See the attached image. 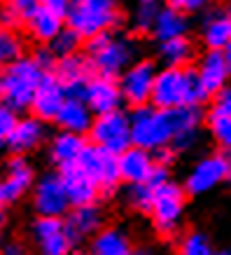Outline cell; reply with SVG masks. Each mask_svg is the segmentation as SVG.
I'll list each match as a JSON object with an SVG mask.
<instances>
[{"mask_svg":"<svg viewBox=\"0 0 231 255\" xmlns=\"http://www.w3.org/2000/svg\"><path fill=\"white\" fill-rule=\"evenodd\" d=\"M129 122H131V145L143 147L147 152H159L173 145L175 136L201 129L203 113L201 108L159 110L150 103L143 108H133L129 113Z\"/></svg>","mask_w":231,"mask_h":255,"instance_id":"6da1fadb","label":"cell"},{"mask_svg":"<svg viewBox=\"0 0 231 255\" xmlns=\"http://www.w3.org/2000/svg\"><path fill=\"white\" fill-rule=\"evenodd\" d=\"M82 54L91 66L93 75L117 80L131 63L140 59V42L133 33H103L86 40Z\"/></svg>","mask_w":231,"mask_h":255,"instance_id":"7a4b0ae2","label":"cell"},{"mask_svg":"<svg viewBox=\"0 0 231 255\" xmlns=\"http://www.w3.org/2000/svg\"><path fill=\"white\" fill-rule=\"evenodd\" d=\"M208 92L203 89L196 68H159L154 80L152 106L159 110L177 108H201L208 101Z\"/></svg>","mask_w":231,"mask_h":255,"instance_id":"3957f363","label":"cell"},{"mask_svg":"<svg viewBox=\"0 0 231 255\" xmlns=\"http://www.w3.org/2000/svg\"><path fill=\"white\" fill-rule=\"evenodd\" d=\"M124 23L122 0H73L66 26L84 40L117 31Z\"/></svg>","mask_w":231,"mask_h":255,"instance_id":"277c9868","label":"cell"},{"mask_svg":"<svg viewBox=\"0 0 231 255\" xmlns=\"http://www.w3.org/2000/svg\"><path fill=\"white\" fill-rule=\"evenodd\" d=\"M45 70L33 59V54L21 56L19 61L0 70V101L2 106L12 108L14 113L31 110L33 96L38 92L40 80Z\"/></svg>","mask_w":231,"mask_h":255,"instance_id":"5b68a950","label":"cell"},{"mask_svg":"<svg viewBox=\"0 0 231 255\" xmlns=\"http://www.w3.org/2000/svg\"><path fill=\"white\" fill-rule=\"evenodd\" d=\"M86 136L91 140V145L119 157L124 150L131 147V122H129V113L126 110H115V113L96 115Z\"/></svg>","mask_w":231,"mask_h":255,"instance_id":"8992f818","label":"cell"},{"mask_svg":"<svg viewBox=\"0 0 231 255\" xmlns=\"http://www.w3.org/2000/svg\"><path fill=\"white\" fill-rule=\"evenodd\" d=\"M156 73H159L156 61L140 56L138 61L131 63V66L117 78L124 103L131 106V110L133 108H143V106H150V103H152V92H154Z\"/></svg>","mask_w":231,"mask_h":255,"instance_id":"52a82bcc","label":"cell"},{"mask_svg":"<svg viewBox=\"0 0 231 255\" xmlns=\"http://www.w3.org/2000/svg\"><path fill=\"white\" fill-rule=\"evenodd\" d=\"M150 216L159 234H175L185 216V187L173 180H166L163 185L156 187Z\"/></svg>","mask_w":231,"mask_h":255,"instance_id":"ba28073f","label":"cell"},{"mask_svg":"<svg viewBox=\"0 0 231 255\" xmlns=\"http://www.w3.org/2000/svg\"><path fill=\"white\" fill-rule=\"evenodd\" d=\"M33 209L38 218H63L68 216L70 199L63 185L61 171L59 173H45L33 185Z\"/></svg>","mask_w":231,"mask_h":255,"instance_id":"9c48e42d","label":"cell"},{"mask_svg":"<svg viewBox=\"0 0 231 255\" xmlns=\"http://www.w3.org/2000/svg\"><path fill=\"white\" fill-rule=\"evenodd\" d=\"M227 178H231V157L224 152H215L194 164L182 187L189 194H206L215 190L220 183H224Z\"/></svg>","mask_w":231,"mask_h":255,"instance_id":"30bf717a","label":"cell"},{"mask_svg":"<svg viewBox=\"0 0 231 255\" xmlns=\"http://www.w3.org/2000/svg\"><path fill=\"white\" fill-rule=\"evenodd\" d=\"M31 244L38 255H70L75 241L63 218H38L31 225Z\"/></svg>","mask_w":231,"mask_h":255,"instance_id":"8fae6325","label":"cell"},{"mask_svg":"<svg viewBox=\"0 0 231 255\" xmlns=\"http://www.w3.org/2000/svg\"><path fill=\"white\" fill-rule=\"evenodd\" d=\"M79 169L91 178L100 192H115L117 185L122 183L119 178V166H117V157L100 150L96 145H89L84 150V155L79 159Z\"/></svg>","mask_w":231,"mask_h":255,"instance_id":"7c38bea8","label":"cell"},{"mask_svg":"<svg viewBox=\"0 0 231 255\" xmlns=\"http://www.w3.org/2000/svg\"><path fill=\"white\" fill-rule=\"evenodd\" d=\"M35 185V171L26 157H12L0 176V206L7 209Z\"/></svg>","mask_w":231,"mask_h":255,"instance_id":"4fadbf2b","label":"cell"},{"mask_svg":"<svg viewBox=\"0 0 231 255\" xmlns=\"http://www.w3.org/2000/svg\"><path fill=\"white\" fill-rule=\"evenodd\" d=\"M68 99V92L66 87L59 82V78L52 73H45L42 80H40V87L35 96H33V103H31V115L42 120V122H56V115L61 113L63 103Z\"/></svg>","mask_w":231,"mask_h":255,"instance_id":"5bb4252c","label":"cell"},{"mask_svg":"<svg viewBox=\"0 0 231 255\" xmlns=\"http://www.w3.org/2000/svg\"><path fill=\"white\" fill-rule=\"evenodd\" d=\"M82 101L89 106L93 117L122 110V106H124L119 82L112 78H100V75H91L89 78V82L82 89Z\"/></svg>","mask_w":231,"mask_h":255,"instance_id":"9a60e30c","label":"cell"},{"mask_svg":"<svg viewBox=\"0 0 231 255\" xmlns=\"http://www.w3.org/2000/svg\"><path fill=\"white\" fill-rule=\"evenodd\" d=\"M196 75H199L203 89L208 92V96H215L229 87V78H231V68L227 63L224 52H215V49H206L196 61Z\"/></svg>","mask_w":231,"mask_h":255,"instance_id":"2e32d148","label":"cell"},{"mask_svg":"<svg viewBox=\"0 0 231 255\" xmlns=\"http://www.w3.org/2000/svg\"><path fill=\"white\" fill-rule=\"evenodd\" d=\"M117 166H119V178L126 185H140L152 178L154 169L159 166L154 159V152H147L143 147L131 145L117 157Z\"/></svg>","mask_w":231,"mask_h":255,"instance_id":"e0dca14e","label":"cell"},{"mask_svg":"<svg viewBox=\"0 0 231 255\" xmlns=\"http://www.w3.org/2000/svg\"><path fill=\"white\" fill-rule=\"evenodd\" d=\"M45 138H47V124L33 115H23L19 117V122H16L14 131L7 138L5 147L12 152V157H26L35 147L42 145Z\"/></svg>","mask_w":231,"mask_h":255,"instance_id":"ac0fdd59","label":"cell"},{"mask_svg":"<svg viewBox=\"0 0 231 255\" xmlns=\"http://www.w3.org/2000/svg\"><path fill=\"white\" fill-rule=\"evenodd\" d=\"M54 75L59 78L68 96H82V89L91 78V66L86 61L84 54H75V56H66L59 59L54 66Z\"/></svg>","mask_w":231,"mask_h":255,"instance_id":"d6986e66","label":"cell"},{"mask_svg":"<svg viewBox=\"0 0 231 255\" xmlns=\"http://www.w3.org/2000/svg\"><path fill=\"white\" fill-rule=\"evenodd\" d=\"M61 178H63V185H66V192H68V199L73 209L93 206L96 204L100 190L96 187V183H93L91 178L79 169V164L68 166V169H61Z\"/></svg>","mask_w":231,"mask_h":255,"instance_id":"ffe728a7","label":"cell"},{"mask_svg":"<svg viewBox=\"0 0 231 255\" xmlns=\"http://www.w3.org/2000/svg\"><path fill=\"white\" fill-rule=\"evenodd\" d=\"M86 147H89V143L84 136H77L70 131H56L49 140V157L59 169H68V166L79 164Z\"/></svg>","mask_w":231,"mask_h":255,"instance_id":"44dd1931","label":"cell"},{"mask_svg":"<svg viewBox=\"0 0 231 255\" xmlns=\"http://www.w3.org/2000/svg\"><path fill=\"white\" fill-rule=\"evenodd\" d=\"M201 42L206 49L224 52L231 42V16L224 9H210L201 21Z\"/></svg>","mask_w":231,"mask_h":255,"instance_id":"7402d4cb","label":"cell"},{"mask_svg":"<svg viewBox=\"0 0 231 255\" xmlns=\"http://www.w3.org/2000/svg\"><path fill=\"white\" fill-rule=\"evenodd\" d=\"M56 124L61 131H70L77 136H86L93 124V113L89 110L82 96H68L61 113L56 115Z\"/></svg>","mask_w":231,"mask_h":255,"instance_id":"603a6c76","label":"cell"},{"mask_svg":"<svg viewBox=\"0 0 231 255\" xmlns=\"http://www.w3.org/2000/svg\"><path fill=\"white\" fill-rule=\"evenodd\" d=\"M63 28H66V19L56 16L54 12H49V9H45V7H40L38 12H35V16L23 26L26 35L38 47H49L52 40H54Z\"/></svg>","mask_w":231,"mask_h":255,"instance_id":"cb8c5ba5","label":"cell"},{"mask_svg":"<svg viewBox=\"0 0 231 255\" xmlns=\"http://www.w3.org/2000/svg\"><path fill=\"white\" fill-rule=\"evenodd\" d=\"M66 227L73 241L86 239V237H96L103 230V211L93 204V206H79L73 209L66 218Z\"/></svg>","mask_w":231,"mask_h":255,"instance_id":"d4e9b609","label":"cell"},{"mask_svg":"<svg viewBox=\"0 0 231 255\" xmlns=\"http://www.w3.org/2000/svg\"><path fill=\"white\" fill-rule=\"evenodd\" d=\"M194 56H196V49L189 35L156 42V61L161 63V68H187L192 66Z\"/></svg>","mask_w":231,"mask_h":255,"instance_id":"484cf974","label":"cell"},{"mask_svg":"<svg viewBox=\"0 0 231 255\" xmlns=\"http://www.w3.org/2000/svg\"><path fill=\"white\" fill-rule=\"evenodd\" d=\"M156 42H166V40H175V38H185L189 33V16L185 12H180L175 7H166L161 9V14L156 16L152 31Z\"/></svg>","mask_w":231,"mask_h":255,"instance_id":"4316f807","label":"cell"},{"mask_svg":"<svg viewBox=\"0 0 231 255\" xmlns=\"http://www.w3.org/2000/svg\"><path fill=\"white\" fill-rule=\"evenodd\" d=\"M166 7V0H131V9L126 21L131 26L133 35H143V33L152 31L156 16L161 14V9Z\"/></svg>","mask_w":231,"mask_h":255,"instance_id":"83f0119b","label":"cell"},{"mask_svg":"<svg viewBox=\"0 0 231 255\" xmlns=\"http://www.w3.org/2000/svg\"><path fill=\"white\" fill-rule=\"evenodd\" d=\"M91 255H133L131 239L119 227H103L91 239Z\"/></svg>","mask_w":231,"mask_h":255,"instance_id":"f1b7e54d","label":"cell"},{"mask_svg":"<svg viewBox=\"0 0 231 255\" xmlns=\"http://www.w3.org/2000/svg\"><path fill=\"white\" fill-rule=\"evenodd\" d=\"M40 7H42L40 0H2V19H0V23L7 26V28H14V31H21L23 26L35 16V12Z\"/></svg>","mask_w":231,"mask_h":255,"instance_id":"f546056e","label":"cell"},{"mask_svg":"<svg viewBox=\"0 0 231 255\" xmlns=\"http://www.w3.org/2000/svg\"><path fill=\"white\" fill-rule=\"evenodd\" d=\"M21 56H26V38L21 35V31L0 23V70L19 61Z\"/></svg>","mask_w":231,"mask_h":255,"instance_id":"4dcf8cb0","label":"cell"},{"mask_svg":"<svg viewBox=\"0 0 231 255\" xmlns=\"http://www.w3.org/2000/svg\"><path fill=\"white\" fill-rule=\"evenodd\" d=\"M82 49H84V40L79 38L73 28H63L54 40H52V45H49V52L56 56V61L59 59H66V56H75V54H82Z\"/></svg>","mask_w":231,"mask_h":255,"instance_id":"1f68e13d","label":"cell"},{"mask_svg":"<svg viewBox=\"0 0 231 255\" xmlns=\"http://www.w3.org/2000/svg\"><path fill=\"white\" fill-rule=\"evenodd\" d=\"M208 129H210V136L215 138V143L222 147L224 155H231V117L210 113Z\"/></svg>","mask_w":231,"mask_h":255,"instance_id":"d6a6232c","label":"cell"},{"mask_svg":"<svg viewBox=\"0 0 231 255\" xmlns=\"http://www.w3.org/2000/svg\"><path fill=\"white\" fill-rule=\"evenodd\" d=\"M180 255H215L213 246L206 234L201 232H189L180 241Z\"/></svg>","mask_w":231,"mask_h":255,"instance_id":"836d02e7","label":"cell"},{"mask_svg":"<svg viewBox=\"0 0 231 255\" xmlns=\"http://www.w3.org/2000/svg\"><path fill=\"white\" fill-rule=\"evenodd\" d=\"M154 190L150 183H140V185H129V194H126V199L131 204L136 211H147L152 209V199H154Z\"/></svg>","mask_w":231,"mask_h":255,"instance_id":"e575fe53","label":"cell"},{"mask_svg":"<svg viewBox=\"0 0 231 255\" xmlns=\"http://www.w3.org/2000/svg\"><path fill=\"white\" fill-rule=\"evenodd\" d=\"M16 122H19V113H14L12 108L0 103V145L7 143V138L12 136V131H14Z\"/></svg>","mask_w":231,"mask_h":255,"instance_id":"d590c367","label":"cell"},{"mask_svg":"<svg viewBox=\"0 0 231 255\" xmlns=\"http://www.w3.org/2000/svg\"><path fill=\"white\" fill-rule=\"evenodd\" d=\"M210 113L231 117V87H224L222 92L213 96V110Z\"/></svg>","mask_w":231,"mask_h":255,"instance_id":"8d00e7d4","label":"cell"},{"mask_svg":"<svg viewBox=\"0 0 231 255\" xmlns=\"http://www.w3.org/2000/svg\"><path fill=\"white\" fill-rule=\"evenodd\" d=\"M210 0H166L168 7H175L185 14H194V12H201V9L208 7Z\"/></svg>","mask_w":231,"mask_h":255,"instance_id":"74e56055","label":"cell"},{"mask_svg":"<svg viewBox=\"0 0 231 255\" xmlns=\"http://www.w3.org/2000/svg\"><path fill=\"white\" fill-rule=\"evenodd\" d=\"M33 59L40 63V68L45 70V73H52L56 66V56L49 52V47H38V49L33 52Z\"/></svg>","mask_w":231,"mask_h":255,"instance_id":"f35d334b","label":"cell"},{"mask_svg":"<svg viewBox=\"0 0 231 255\" xmlns=\"http://www.w3.org/2000/svg\"><path fill=\"white\" fill-rule=\"evenodd\" d=\"M40 5L45 9H49V12H54L56 16H61V19H66L70 12V5H73V0H40Z\"/></svg>","mask_w":231,"mask_h":255,"instance_id":"ab89813d","label":"cell"},{"mask_svg":"<svg viewBox=\"0 0 231 255\" xmlns=\"http://www.w3.org/2000/svg\"><path fill=\"white\" fill-rule=\"evenodd\" d=\"M0 255H33V253L23 246L21 241L9 239V241H2V244H0Z\"/></svg>","mask_w":231,"mask_h":255,"instance_id":"60d3db41","label":"cell"},{"mask_svg":"<svg viewBox=\"0 0 231 255\" xmlns=\"http://www.w3.org/2000/svg\"><path fill=\"white\" fill-rule=\"evenodd\" d=\"M5 225H7V213H5V209L0 206V234H2V230H5Z\"/></svg>","mask_w":231,"mask_h":255,"instance_id":"b9f144b4","label":"cell"},{"mask_svg":"<svg viewBox=\"0 0 231 255\" xmlns=\"http://www.w3.org/2000/svg\"><path fill=\"white\" fill-rule=\"evenodd\" d=\"M224 56H227V63H229V68H231V42L227 45V49H224Z\"/></svg>","mask_w":231,"mask_h":255,"instance_id":"7bdbcfd3","label":"cell"},{"mask_svg":"<svg viewBox=\"0 0 231 255\" xmlns=\"http://www.w3.org/2000/svg\"><path fill=\"white\" fill-rule=\"evenodd\" d=\"M133 255H150L147 251H133Z\"/></svg>","mask_w":231,"mask_h":255,"instance_id":"ee69618b","label":"cell"},{"mask_svg":"<svg viewBox=\"0 0 231 255\" xmlns=\"http://www.w3.org/2000/svg\"><path fill=\"white\" fill-rule=\"evenodd\" d=\"M215 255H231V251H220V253H215Z\"/></svg>","mask_w":231,"mask_h":255,"instance_id":"f6af8a7d","label":"cell"},{"mask_svg":"<svg viewBox=\"0 0 231 255\" xmlns=\"http://www.w3.org/2000/svg\"><path fill=\"white\" fill-rule=\"evenodd\" d=\"M0 19H2V0H0Z\"/></svg>","mask_w":231,"mask_h":255,"instance_id":"bcb514c9","label":"cell"},{"mask_svg":"<svg viewBox=\"0 0 231 255\" xmlns=\"http://www.w3.org/2000/svg\"><path fill=\"white\" fill-rule=\"evenodd\" d=\"M70 255H91V253H70Z\"/></svg>","mask_w":231,"mask_h":255,"instance_id":"7dc6e473","label":"cell"},{"mask_svg":"<svg viewBox=\"0 0 231 255\" xmlns=\"http://www.w3.org/2000/svg\"><path fill=\"white\" fill-rule=\"evenodd\" d=\"M229 16H231V12H229Z\"/></svg>","mask_w":231,"mask_h":255,"instance_id":"c3c4849f","label":"cell"}]
</instances>
